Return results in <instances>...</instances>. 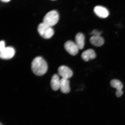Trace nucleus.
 Segmentation results:
<instances>
[{
    "mask_svg": "<svg viewBox=\"0 0 125 125\" xmlns=\"http://www.w3.org/2000/svg\"><path fill=\"white\" fill-rule=\"evenodd\" d=\"M0 125H3L2 124V123H0Z\"/></svg>",
    "mask_w": 125,
    "mask_h": 125,
    "instance_id": "obj_18",
    "label": "nucleus"
},
{
    "mask_svg": "<svg viewBox=\"0 0 125 125\" xmlns=\"http://www.w3.org/2000/svg\"><path fill=\"white\" fill-rule=\"evenodd\" d=\"M59 15L55 10H52L48 12L43 19V23L47 25L52 27L58 21Z\"/></svg>",
    "mask_w": 125,
    "mask_h": 125,
    "instance_id": "obj_2",
    "label": "nucleus"
},
{
    "mask_svg": "<svg viewBox=\"0 0 125 125\" xmlns=\"http://www.w3.org/2000/svg\"><path fill=\"white\" fill-rule=\"evenodd\" d=\"M102 32H100L97 30L95 29L92 31L91 34L93 36H101Z\"/></svg>",
    "mask_w": 125,
    "mask_h": 125,
    "instance_id": "obj_14",
    "label": "nucleus"
},
{
    "mask_svg": "<svg viewBox=\"0 0 125 125\" xmlns=\"http://www.w3.org/2000/svg\"><path fill=\"white\" fill-rule=\"evenodd\" d=\"M1 1L3 2H9V1H10V0H1Z\"/></svg>",
    "mask_w": 125,
    "mask_h": 125,
    "instance_id": "obj_17",
    "label": "nucleus"
},
{
    "mask_svg": "<svg viewBox=\"0 0 125 125\" xmlns=\"http://www.w3.org/2000/svg\"><path fill=\"white\" fill-rule=\"evenodd\" d=\"M62 93L67 94L70 91V82L68 79L62 78L61 79L60 88Z\"/></svg>",
    "mask_w": 125,
    "mask_h": 125,
    "instance_id": "obj_10",
    "label": "nucleus"
},
{
    "mask_svg": "<svg viewBox=\"0 0 125 125\" xmlns=\"http://www.w3.org/2000/svg\"><path fill=\"white\" fill-rule=\"evenodd\" d=\"M58 74L63 79H68L73 76V73L71 69L65 65H62L58 69Z\"/></svg>",
    "mask_w": 125,
    "mask_h": 125,
    "instance_id": "obj_5",
    "label": "nucleus"
},
{
    "mask_svg": "<svg viewBox=\"0 0 125 125\" xmlns=\"http://www.w3.org/2000/svg\"><path fill=\"white\" fill-rule=\"evenodd\" d=\"M33 72L38 76L45 74L48 70L47 63L43 58L40 56L35 58L31 63Z\"/></svg>",
    "mask_w": 125,
    "mask_h": 125,
    "instance_id": "obj_1",
    "label": "nucleus"
},
{
    "mask_svg": "<svg viewBox=\"0 0 125 125\" xmlns=\"http://www.w3.org/2000/svg\"><path fill=\"white\" fill-rule=\"evenodd\" d=\"M123 94V92L122 90H116L115 92V94L116 96L118 97H120Z\"/></svg>",
    "mask_w": 125,
    "mask_h": 125,
    "instance_id": "obj_16",
    "label": "nucleus"
},
{
    "mask_svg": "<svg viewBox=\"0 0 125 125\" xmlns=\"http://www.w3.org/2000/svg\"><path fill=\"white\" fill-rule=\"evenodd\" d=\"M85 37L82 33H78L75 37V43L80 50H82L85 44Z\"/></svg>",
    "mask_w": 125,
    "mask_h": 125,
    "instance_id": "obj_9",
    "label": "nucleus"
},
{
    "mask_svg": "<svg viewBox=\"0 0 125 125\" xmlns=\"http://www.w3.org/2000/svg\"><path fill=\"white\" fill-rule=\"evenodd\" d=\"M64 47L65 50L72 55H75L79 52V48L75 43L71 41H67L65 43Z\"/></svg>",
    "mask_w": 125,
    "mask_h": 125,
    "instance_id": "obj_4",
    "label": "nucleus"
},
{
    "mask_svg": "<svg viewBox=\"0 0 125 125\" xmlns=\"http://www.w3.org/2000/svg\"><path fill=\"white\" fill-rule=\"evenodd\" d=\"M90 41L92 44L96 47L101 46L104 43V39L101 36H92Z\"/></svg>",
    "mask_w": 125,
    "mask_h": 125,
    "instance_id": "obj_12",
    "label": "nucleus"
},
{
    "mask_svg": "<svg viewBox=\"0 0 125 125\" xmlns=\"http://www.w3.org/2000/svg\"><path fill=\"white\" fill-rule=\"evenodd\" d=\"M37 31L40 35L45 39L51 38L54 35V31L52 28L43 22L39 24Z\"/></svg>",
    "mask_w": 125,
    "mask_h": 125,
    "instance_id": "obj_3",
    "label": "nucleus"
},
{
    "mask_svg": "<svg viewBox=\"0 0 125 125\" xmlns=\"http://www.w3.org/2000/svg\"><path fill=\"white\" fill-rule=\"evenodd\" d=\"M60 82L61 79L58 75H53L51 82V87L53 90L56 91L60 88Z\"/></svg>",
    "mask_w": 125,
    "mask_h": 125,
    "instance_id": "obj_11",
    "label": "nucleus"
},
{
    "mask_svg": "<svg viewBox=\"0 0 125 125\" xmlns=\"http://www.w3.org/2000/svg\"><path fill=\"white\" fill-rule=\"evenodd\" d=\"M81 57L85 61L88 62L90 60L95 58L96 54L94 50L90 49L83 52L82 53Z\"/></svg>",
    "mask_w": 125,
    "mask_h": 125,
    "instance_id": "obj_8",
    "label": "nucleus"
},
{
    "mask_svg": "<svg viewBox=\"0 0 125 125\" xmlns=\"http://www.w3.org/2000/svg\"><path fill=\"white\" fill-rule=\"evenodd\" d=\"M94 11L97 16L99 18H105L109 15V12L105 7L101 6H97L94 9Z\"/></svg>",
    "mask_w": 125,
    "mask_h": 125,
    "instance_id": "obj_7",
    "label": "nucleus"
},
{
    "mask_svg": "<svg viewBox=\"0 0 125 125\" xmlns=\"http://www.w3.org/2000/svg\"><path fill=\"white\" fill-rule=\"evenodd\" d=\"M110 85L114 88L116 89V90H122L123 85L119 80L117 79H113L111 81Z\"/></svg>",
    "mask_w": 125,
    "mask_h": 125,
    "instance_id": "obj_13",
    "label": "nucleus"
},
{
    "mask_svg": "<svg viewBox=\"0 0 125 125\" xmlns=\"http://www.w3.org/2000/svg\"><path fill=\"white\" fill-rule=\"evenodd\" d=\"M5 48V42L4 41H1L0 42V52L3 51Z\"/></svg>",
    "mask_w": 125,
    "mask_h": 125,
    "instance_id": "obj_15",
    "label": "nucleus"
},
{
    "mask_svg": "<svg viewBox=\"0 0 125 125\" xmlns=\"http://www.w3.org/2000/svg\"><path fill=\"white\" fill-rule=\"evenodd\" d=\"M15 51L11 47H6L3 51L0 52V57L3 59H11L15 54Z\"/></svg>",
    "mask_w": 125,
    "mask_h": 125,
    "instance_id": "obj_6",
    "label": "nucleus"
}]
</instances>
